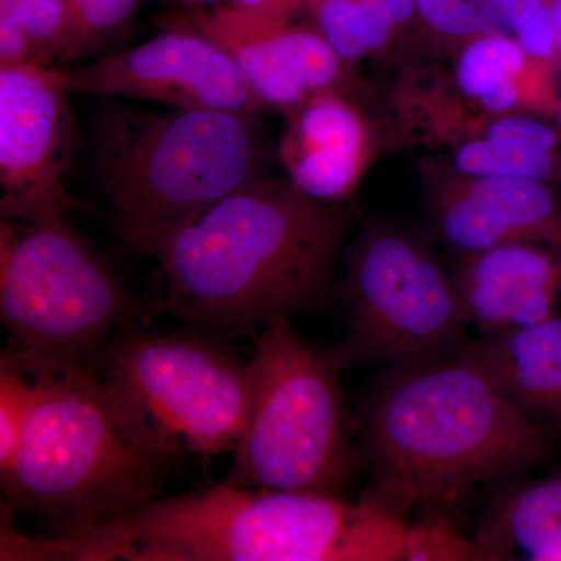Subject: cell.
Returning a JSON list of instances; mask_svg holds the SVG:
<instances>
[{
	"label": "cell",
	"mask_w": 561,
	"mask_h": 561,
	"mask_svg": "<svg viewBox=\"0 0 561 561\" xmlns=\"http://www.w3.org/2000/svg\"><path fill=\"white\" fill-rule=\"evenodd\" d=\"M404 513L373 491L339 494L219 485L160 496L81 529L28 537L2 530L0 560H401Z\"/></svg>",
	"instance_id": "1"
},
{
	"label": "cell",
	"mask_w": 561,
	"mask_h": 561,
	"mask_svg": "<svg viewBox=\"0 0 561 561\" xmlns=\"http://www.w3.org/2000/svg\"><path fill=\"white\" fill-rule=\"evenodd\" d=\"M345 234L334 203L290 181H254L147 250L164 278L150 312L227 334L291 320L330 294Z\"/></svg>",
	"instance_id": "2"
},
{
	"label": "cell",
	"mask_w": 561,
	"mask_h": 561,
	"mask_svg": "<svg viewBox=\"0 0 561 561\" xmlns=\"http://www.w3.org/2000/svg\"><path fill=\"white\" fill-rule=\"evenodd\" d=\"M362 421L373 493L398 512L456 500L551 459L556 437L459 353L390 367Z\"/></svg>",
	"instance_id": "3"
},
{
	"label": "cell",
	"mask_w": 561,
	"mask_h": 561,
	"mask_svg": "<svg viewBox=\"0 0 561 561\" xmlns=\"http://www.w3.org/2000/svg\"><path fill=\"white\" fill-rule=\"evenodd\" d=\"M18 348L33 373L35 398L13 467L0 476L7 511L68 531L160 497L183 454L179 446L91 365Z\"/></svg>",
	"instance_id": "4"
},
{
	"label": "cell",
	"mask_w": 561,
	"mask_h": 561,
	"mask_svg": "<svg viewBox=\"0 0 561 561\" xmlns=\"http://www.w3.org/2000/svg\"><path fill=\"white\" fill-rule=\"evenodd\" d=\"M254 114L111 108L95 128L99 180L114 225L146 251L262 176Z\"/></svg>",
	"instance_id": "5"
},
{
	"label": "cell",
	"mask_w": 561,
	"mask_h": 561,
	"mask_svg": "<svg viewBox=\"0 0 561 561\" xmlns=\"http://www.w3.org/2000/svg\"><path fill=\"white\" fill-rule=\"evenodd\" d=\"M249 364V411L221 482L339 494L356 465L345 365L334 351L320 353L302 341L290 319L262 328Z\"/></svg>",
	"instance_id": "6"
},
{
	"label": "cell",
	"mask_w": 561,
	"mask_h": 561,
	"mask_svg": "<svg viewBox=\"0 0 561 561\" xmlns=\"http://www.w3.org/2000/svg\"><path fill=\"white\" fill-rule=\"evenodd\" d=\"M348 337L334 348L345 368L356 360L390 367L457 356L470 328L449 267L420 236L367 224L345 254L342 279Z\"/></svg>",
	"instance_id": "7"
},
{
	"label": "cell",
	"mask_w": 561,
	"mask_h": 561,
	"mask_svg": "<svg viewBox=\"0 0 561 561\" xmlns=\"http://www.w3.org/2000/svg\"><path fill=\"white\" fill-rule=\"evenodd\" d=\"M138 306L66 221L0 224V317L18 346L91 365Z\"/></svg>",
	"instance_id": "8"
},
{
	"label": "cell",
	"mask_w": 561,
	"mask_h": 561,
	"mask_svg": "<svg viewBox=\"0 0 561 561\" xmlns=\"http://www.w3.org/2000/svg\"><path fill=\"white\" fill-rule=\"evenodd\" d=\"M94 368L183 453L220 456L241 434L250 364L205 335L116 332Z\"/></svg>",
	"instance_id": "9"
},
{
	"label": "cell",
	"mask_w": 561,
	"mask_h": 561,
	"mask_svg": "<svg viewBox=\"0 0 561 561\" xmlns=\"http://www.w3.org/2000/svg\"><path fill=\"white\" fill-rule=\"evenodd\" d=\"M287 11L217 3L165 18L164 27L202 33L227 51L264 108L284 114L302 102L343 92L365 99L370 91L312 24H295Z\"/></svg>",
	"instance_id": "10"
},
{
	"label": "cell",
	"mask_w": 561,
	"mask_h": 561,
	"mask_svg": "<svg viewBox=\"0 0 561 561\" xmlns=\"http://www.w3.org/2000/svg\"><path fill=\"white\" fill-rule=\"evenodd\" d=\"M61 68L41 62L0 68L2 219L55 225L77 208L62 183L70 135Z\"/></svg>",
	"instance_id": "11"
},
{
	"label": "cell",
	"mask_w": 561,
	"mask_h": 561,
	"mask_svg": "<svg viewBox=\"0 0 561 561\" xmlns=\"http://www.w3.org/2000/svg\"><path fill=\"white\" fill-rule=\"evenodd\" d=\"M70 92L139 99L181 110L256 114L265 110L227 51L202 33L183 27L130 49L61 69Z\"/></svg>",
	"instance_id": "12"
},
{
	"label": "cell",
	"mask_w": 561,
	"mask_h": 561,
	"mask_svg": "<svg viewBox=\"0 0 561 561\" xmlns=\"http://www.w3.org/2000/svg\"><path fill=\"white\" fill-rule=\"evenodd\" d=\"M421 183L435 241L456 256L504 243L561 249V198L541 181L482 179L446 161H421Z\"/></svg>",
	"instance_id": "13"
},
{
	"label": "cell",
	"mask_w": 561,
	"mask_h": 561,
	"mask_svg": "<svg viewBox=\"0 0 561 561\" xmlns=\"http://www.w3.org/2000/svg\"><path fill=\"white\" fill-rule=\"evenodd\" d=\"M286 116L278 154L290 183L323 203L348 197L381 147L364 99L323 92Z\"/></svg>",
	"instance_id": "14"
},
{
	"label": "cell",
	"mask_w": 561,
	"mask_h": 561,
	"mask_svg": "<svg viewBox=\"0 0 561 561\" xmlns=\"http://www.w3.org/2000/svg\"><path fill=\"white\" fill-rule=\"evenodd\" d=\"M449 271L468 323L479 335L549 319L561 301V249L553 247L504 243L460 254Z\"/></svg>",
	"instance_id": "15"
},
{
	"label": "cell",
	"mask_w": 561,
	"mask_h": 561,
	"mask_svg": "<svg viewBox=\"0 0 561 561\" xmlns=\"http://www.w3.org/2000/svg\"><path fill=\"white\" fill-rule=\"evenodd\" d=\"M531 420L561 426V317L479 335L460 351Z\"/></svg>",
	"instance_id": "16"
},
{
	"label": "cell",
	"mask_w": 561,
	"mask_h": 561,
	"mask_svg": "<svg viewBox=\"0 0 561 561\" xmlns=\"http://www.w3.org/2000/svg\"><path fill=\"white\" fill-rule=\"evenodd\" d=\"M485 560L561 561V476L522 486L497 502L476 531Z\"/></svg>",
	"instance_id": "17"
},
{
	"label": "cell",
	"mask_w": 561,
	"mask_h": 561,
	"mask_svg": "<svg viewBox=\"0 0 561 561\" xmlns=\"http://www.w3.org/2000/svg\"><path fill=\"white\" fill-rule=\"evenodd\" d=\"M306 10L351 66L394 54L413 32L420 36L416 0H311Z\"/></svg>",
	"instance_id": "18"
},
{
	"label": "cell",
	"mask_w": 561,
	"mask_h": 561,
	"mask_svg": "<svg viewBox=\"0 0 561 561\" xmlns=\"http://www.w3.org/2000/svg\"><path fill=\"white\" fill-rule=\"evenodd\" d=\"M546 0H416L420 36L449 50L482 36H513Z\"/></svg>",
	"instance_id": "19"
},
{
	"label": "cell",
	"mask_w": 561,
	"mask_h": 561,
	"mask_svg": "<svg viewBox=\"0 0 561 561\" xmlns=\"http://www.w3.org/2000/svg\"><path fill=\"white\" fill-rule=\"evenodd\" d=\"M446 162L463 175L541 181L561 186V149H531L472 138L454 144Z\"/></svg>",
	"instance_id": "20"
},
{
	"label": "cell",
	"mask_w": 561,
	"mask_h": 561,
	"mask_svg": "<svg viewBox=\"0 0 561 561\" xmlns=\"http://www.w3.org/2000/svg\"><path fill=\"white\" fill-rule=\"evenodd\" d=\"M35 398V379L18 346L0 356V476L13 467Z\"/></svg>",
	"instance_id": "21"
},
{
	"label": "cell",
	"mask_w": 561,
	"mask_h": 561,
	"mask_svg": "<svg viewBox=\"0 0 561 561\" xmlns=\"http://www.w3.org/2000/svg\"><path fill=\"white\" fill-rule=\"evenodd\" d=\"M21 21L41 65L66 61L73 38V10L70 0H18Z\"/></svg>",
	"instance_id": "22"
},
{
	"label": "cell",
	"mask_w": 561,
	"mask_h": 561,
	"mask_svg": "<svg viewBox=\"0 0 561 561\" xmlns=\"http://www.w3.org/2000/svg\"><path fill=\"white\" fill-rule=\"evenodd\" d=\"M401 560H483L474 540L461 537L448 523L431 519L408 526Z\"/></svg>",
	"instance_id": "23"
},
{
	"label": "cell",
	"mask_w": 561,
	"mask_h": 561,
	"mask_svg": "<svg viewBox=\"0 0 561 561\" xmlns=\"http://www.w3.org/2000/svg\"><path fill=\"white\" fill-rule=\"evenodd\" d=\"M73 10V38L68 57H80L95 43L117 31L135 13L139 0H70Z\"/></svg>",
	"instance_id": "24"
},
{
	"label": "cell",
	"mask_w": 561,
	"mask_h": 561,
	"mask_svg": "<svg viewBox=\"0 0 561 561\" xmlns=\"http://www.w3.org/2000/svg\"><path fill=\"white\" fill-rule=\"evenodd\" d=\"M478 138L531 147V149H561L559 127H552L545 121L526 113L501 114V116L490 117L483 124Z\"/></svg>",
	"instance_id": "25"
},
{
	"label": "cell",
	"mask_w": 561,
	"mask_h": 561,
	"mask_svg": "<svg viewBox=\"0 0 561 561\" xmlns=\"http://www.w3.org/2000/svg\"><path fill=\"white\" fill-rule=\"evenodd\" d=\"M513 36L531 60L553 62L561 68L556 36H553L551 7H549L548 0Z\"/></svg>",
	"instance_id": "26"
},
{
	"label": "cell",
	"mask_w": 561,
	"mask_h": 561,
	"mask_svg": "<svg viewBox=\"0 0 561 561\" xmlns=\"http://www.w3.org/2000/svg\"><path fill=\"white\" fill-rule=\"evenodd\" d=\"M311 0H231V3L241 7H251V9H268L287 11L295 13L297 10L308 9Z\"/></svg>",
	"instance_id": "27"
},
{
	"label": "cell",
	"mask_w": 561,
	"mask_h": 561,
	"mask_svg": "<svg viewBox=\"0 0 561 561\" xmlns=\"http://www.w3.org/2000/svg\"><path fill=\"white\" fill-rule=\"evenodd\" d=\"M551 7L553 36H556L557 54L561 61V0H548Z\"/></svg>",
	"instance_id": "28"
},
{
	"label": "cell",
	"mask_w": 561,
	"mask_h": 561,
	"mask_svg": "<svg viewBox=\"0 0 561 561\" xmlns=\"http://www.w3.org/2000/svg\"><path fill=\"white\" fill-rule=\"evenodd\" d=\"M180 2L183 3V5L191 7V9H202V7L219 2V0H180Z\"/></svg>",
	"instance_id": "29"
},
{
	"label": "cell",
	"mask_w": 561,
	"mask_h": 561,
	"mask_svg": "<svg viewBox=\"0 0 561 561\" xmlns=\"http://www.w3.org/2000/svg\"><path fill=\"white\" fill-rule=\"evenodd\" d=\"M553 116L557 117V127H559V130L561 133V95L559 99V103H557L556 114Z\"/></svg>",
	"instance_id": "30"
}]
</instances>
